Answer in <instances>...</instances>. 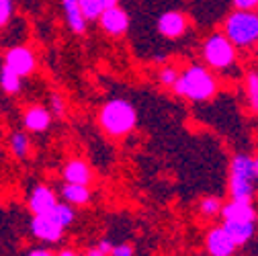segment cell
Instances as JSON below:
<instances>
[{
	"label": "cell",
	"instance_id": "1",
	"mask_svg": "<svg viewBox=\"0 0 258 256\" xmlns=\"http://www.w3.org/2000/svg\"><path fill=\"white\" fill-rule=\"evenodd\" d=\"M217 78L213 76V70H209L203 63H190L184 68L172 86V92L176 97H184L190 103H205L217 94Z\"/></svg>",
	"mask_w": 258,
	"mask_h": 256
},
{
	"label": "cell",
	"instance_id": "2",
	"mask_svg": "<svg viewBox=\"0 0 258 256\" xmlns=\"http://www.w3.org/2000/svg\"><path fill=\"white\" fill-rule=\"evenodd\" d=\"M99 125L109 138H125L138 125V111L127 99H111L99 111Z\"/></svg>",
	"mask_w": 258,
	"mask_h": 256
},
{
	"label": "cell",
	"instance_id": "3",
	"mask_svg": "<svg viewBox=\"0 0 258 256\" xmlns=\"http://www.w3.org/2000/svg\"><path fill=\"white\" fill-rule=\"evenodd\" d=\"M223 35L236 49H252L258 45V13L256 11H232L223 21Z\"/></svg>",
	"mask_w": 258,
	"mask_h": 256
},
{
	"label": "cell",
	"instance_id": "4",
	"mask_svg": "<svg viewBox=\"0 0 258 256\" xmlns=\"http://www.w3.org/2000/svg\"><path fill=\"white\" fill-rule=\"evenodd\" d=\"M230 199L238 201H254L256 199V180L252 170L250 154H234L230 160Z\"/></svg>",
	"mask_w": 258,
	"mask_h": 256
},
{
	"label": "cell",
	"instance_id": "5",
	"mask_svg": "<svg viewBox=\"0 0 258 256\" xmlns=\"http://www.w3.org/2000/svg\"><path fill=\"white\" fill-rule=\"evenodd\" d=\"M201 57L205 61V66L213 72H225L236 66L238 59V49L236 45L221 33H211L203 45H201Z\"/></svg>",
	"mask_w": 258,
	"mask_h": 256
},
{
	"label": "cell",
	"instance_id": "6",
	"mask_svg": "<svg viewBox=\"0 0 258 256\" xmlns=\"http://www.w3.org/2000/svg\"><path fill=\"white\" fill-rule=\"evenodd\" d=\"M29 232L35 240L43 242V244H57L63 238V230L59 226V221L53 217L51 211L47 213H37V215H31L29 219Z\"/></svg>",
	"mask_w": 258,
	"mask_h": 256
},
{
	"label": "cell",
	"instance_id": "7",
	"mask_svg": "<svg viewBox=\"0 0 258 256\" xmlns=\"http://www.w3.org/2000/svg\"><path fill=\"white\" fill-rule=\"evenodd\" d=\"M3 63L21 78H27L37 70V55L29 45H13L11 49H7Z\"/></svg>",
	"mask_w": 258,
	"mask_h": 256
},
{
	"label": "cell",
	"instance_id": "8",
	"mask_svg": "<svg viewBox=\"0 0 258 256\" xmlns=\"http://www.w3.org/2000/svg\"><path fill=\"white\" fill-rule=\"evenodd\" d=\"M238 250L236 242L230 238V234L225 232V228L221 226H213L207 230L205 234V252L209 256H234Z\"/></svg>",
	"mask_w": 258,
	"mask_h": 256
},
{
	"label": "cell",
	"instance_id": "9",
	"mask_svg": "<svg viewBox=\"0 0 258 256\" xmlns=\"http://www.w3.org/2000/svg\"><path fill=\"white\" fill-rule=\"evenodd\" d=\"M158 33L166 37V39H180L186 29H188V21L180 11H166L158 17Z\"/></svg>",
	"mask_w": 258,
	"mask_h": 256
},
{
	"label": "cell",
	"instance_id": "10",
	"mask_svg": "<svg viewBox=\"0 0 258 256\" xmlns=\"http://www.w3.org/2000/svg\"><path fill=\"white\" fill-rule=\"evenodd\" d=\"M219 217H221V221H256L258 223V209H256L254 201L230 199L221 205Z\"/></svg>",
	"mask_w": 258,
	"mask_h": 256
},
{
	"label": "cell",
	"instance_id": "11",
	"mask_svg": "<svg viewBox=\"0 0 258 256\" xmlns=\"http://www.w3.org/2000/svg\"><path fill=\"white\" fill-rule=\"evenodd\" d=\"M57 195L55 190L47 184H35L31 188V193L27 197V207L31 211V215H37V213H47L57 205Z\"/></svg>",
	"mask_w": 258,
	"mask_h": 256
},
{
	"label": "cell",
	"instance_id": "12",
	"mask_svg": "<svg viewBox=\"0 0 258 256\" xmlns=\"http://www.w3.org/2000/svg\"><path fill=\"white\" fill-rule=\"evenodd\" d=\"M99 23H101V29L109 37H123L129 29V17L119 5L105 9L103 15L99 17Z\"/></svg>",
	"mask_w": 258,
	"mask_h": 256
},
{
	"label": "cell",
	"instance_id": "13",
	"mask_svg": "<svg viewBox=\"0 0 258 256\" xmlns=\"http://www.w3.org/2000/svg\"><path fill=\"white\" fill-rule=\"evenodd\" d=\"M51 113L47 107L43 105H29L23 113V125H25V132L31 134H45L49 127H51Z\"/></svg>",
	"mask_w": 258,
	"mask_h": 256
},
{
	"label": "cell",
	"instance_id": "14",
	"mask_svg": "<svg viewBox=\"0 0 258 256\" xmlns=\"http://www.w3.org/2000/svg\"><path fill=\"white\" fill-rule=\"evenodd\" d=\"M61 180L72 182V184H88L92 182V168L86 160L82 158H72L68 160L61 168Z\"/></svg>",
	"mask_w": 258,
	"mask_h": 256
},
{
	"label": "cell",
	"instance_id": "15",
	"mask_svg": "<svg viewBox=\"0 0 258 256\" xmlns=\"http://www.w3.org/2000/svg\"><path fill=\"white\" fill-rule=\"evenodd\" d=\"M59 197L63 203H68L72 207H84L92 201V190L88 184H72L63 182L59 188Z\"/></svg>",
	"mask_w": 258,
	"mask_h": 256
},
{
	"label": "cell",
	"instance_id": "16",
	"mask_svg": "<svg viewBox=\"0 0 258 256\" xmlns=\"http://www.w3.org/2000/svg\"><path fill=\"white\" fill-rule=\"evenodd\" d=\"M59 3H61L63 19H66V25L70 27V31H72L74 35H84V33H86L88 21L82 17V11H80L78 0H59Z\"/></svg>",
	"mask_w": 258,
	"mask_h": 256
},
{
	"label": "cell",
	"instance_id": "17",
	"mask_svg": "<svg viewBox=\"0 0 258 256\" xmlns=\"http://www.w3.org/2000/svg\"><path fill=\"white\" fill-rule=\"evenodd\" d=\"M225 232L236 242V246H246L256 236V221H221Z\"/></svg>",
	"mask_w": 258,
	"mask_h": 256
},
{
	"label": "cell",
	"instance_id": "18",
	"mask_svg": "<svg viewBox=\"0 0 258 256\" xmlns=\"http://www.w3.org/2000/svg\"><path fill=\"white\" fill-rule=\"evenodd\" d=\"M9 150L15 158L25 160L31 154V138L27 132H13L9 136Z\"/></svg>",
	"mask_w": 258,
	"mask_h": 256
},
{
	"label": "cell",
	"instance_id": "19",
	"mask_svg": "<svg viewBox=\"0 0 258 256\" xmlns=\"http://www.w3.org/2000/svg\"><path fill=\"white\" fill-rule=\"evenodd\" d=\"M0 88L7 94H19L23 90V78L15 74L11 68H7L5 63L0 66Z\"/></svg>",
	"mask_w": 258,
	"mask_h": 256
},
{
	"label": "cell",
	"instance_id": "20",
	"mask_svg": "<svg viewBox=\"0 0 258 256\" xmlns=\"http://www.w3.org/2000/svg\"><path fill=\"white\" fill-rule=\"evenodd\" d=\"M51 213H53V217L59 221V226H61L63 230H68L72 223L76 221V207L63 203V201H57V205L51 209Z\"/></svg>",
	"mask_w": 258,
	"mask_h": 256
},
{
	"label": "cell",
	"instance_id": "21",
	"mask_svg": "<svg viewBox=\"0 0 258 256\" xmlns=\"http://www.w3.org/2000/svg\"><path fill=\"white\" fill-rule=\"evenodd\" d=\"M221 205H223V201L219 197L207 195V197H203L199 201V215L205 217V219H215L221 213Z\"/></svg>",
	"mask_w": 258,
	"mask_h": 256
},
{
	"label": "cell",
	"instance_id": "22",
	"mask_svg": "<svg viewBox=\"0 0 258 256\" xmlns=\"http://www.w3.org/2000/svg\"><path fill=\"white\" fill-rule=\"evenodd\" d=\"M78 5H80V11H82V17L88 23L99 21V17L105 11V3H103V0H78Z\"/></svg>",
	"mask_w": 258,
	"mask_h": 256
},
{
	"label": "cell",
	"instance_id": "23",
	"mask_svg": "<svg viewBox=\"0 0 258 256\" xmlns=\"http://www.w3.org/2000/svg\"><path fill=\"white\" fill-rule=\"evenodd\" d=\"M246 99L254 113H258V72L252 70L246 74Z\"/></svg>",
	"mask_w": 258,
	"mask_h": 256
},
{
	"label": "cell",
	"instance_id": "24",
	"mask_svg": "<svg viewBox=\"0 0 258 256\" xmlns=\"http://www.w3.org/2000/svg\"><path fill=\"white\" fill-rule=\"evenodd\" d=\"M180 76V70L176 66H172V63H164V66H160L158 70V84L164 86V88H172L176 84Z\"/></svg>",
	"mask_w": 258,
	"mask_h": 256
},
{
	"label": "cell",
	"instance_id": "25",
	"mask_svg": "<svg viewBox=\"0 0 258 256\" xmlns=\"http://www.w3.org/2000/svg\"><path fill=\"white\" fill-rule=\"evenodd\" d=\"M113 244L115 242H111V240H99L94 246H88L86 250H84V256H111V250H113Z\"/></svg>",
	"mask_w": 258,
	"mask_h": 256
},
{
	"label": "cell",
	"instance_id": "26",
	"mask_svg": "<svg viewBox=\"0 0 258 256\" xmlns=\"http://www.w3.org/2000/svg\"><path fill=\"white\" fill-rule=\"evenodd\" d=\"M49 113H51V117H55V119H61L63 115H66V99L61 97V94H57V92H53L51 97H49Z\"/></svg>",
	"mask_w": 258,
	"mask_h": 256
},
{
	"label": "cell",
	"instance_id": "27",
	"mask_svg": "<svg viewBox=\"0 0 258 256\" xmlns=\"http://www.w3.org/2000/svg\"><path fill=\"white\" fill-rule=\"evenodd\" d=\"M15 15V0H0V29H5Z\"/></svg>",
	"mask_w": 258,
	"mask_h": 256
},
{
	"label": "cell",
	"instance_id": "28",
	"mask_svg": "<svg viewBox=\"0 0 258 256\" xmlns=\"http://www.w3.org/2000/svg\"><path fill=\"white\" fill-rule=\"evenodd\" d=\"M111 256H136V248L129 242H119V244H113Z\"/></svg>",
	"mask_w": 258,
	"mask_h": 256
},
{
	"label": "cell",
	"instance_id": "29",
	"mask_svg": "<svg viewBox=\"0 0 258 256\" xmlns=\"http://www.w3.org/2000/svg\"><path fill=\"white\" fill-rule=\"evenodd\" d=\"M232 3L238 11H256L258 9V0H232Z\"/></svg>",
	"mask_w": 258,
	"mask_h": 256
},
{
	"label": "cell",
	"instance_id": "30",
	"mask_svg": "<svg viewBox=\"0 0 258 256\" xmlns=\"http://www.w3.org/2000/svg\"><path fill=\"white\" fill-rule=\"evenodd\" d=\"M25 256H55V252H51L49 248H31Z\"/></svg>",
	"mask_w": 258,
	"mask_h": 256
},
{
	"label": "cell",
	"instance_id": "31",
	"mask_svg": "<svg viewBox=\"0 0 258 256\" xmlns=\"http://www.w3.org/2000/svg\"><path fill=\"white\" fill-rule=\"evenodd\" d=\"M55 256H80V252L74 250V248H61V250L55 252Z\"/></svg>",
	"mask_w": 258,
	"mask_h": 256
},
{
	"label": "cell",
	"instance_id": "32",
	"mask_svg": "<svg viewBox=\"0 0 258 256\" xmlns=\"http://www.w3.org/2000/svg\"><path fill=\"white\" fill-rule=\"evenodd\" d=\"M252 170H254V180L258 186V156H252Z\"/></svg>",
	"mask_w": 258,
	"mask_h": 256
},
{
	"label": "cell",
	"instance_id": "33",
	"mask_svg": "<svg viewBox=\"0 0 258 256\" xmlns=\"http://www.w3.org/2000/svg\"><path fill=\"white\" fill-rule=\"evenodd\" d=\"M103 3H105V9H111V7L119 5V0H103Z\"/></svg>",
	"mask_w": 258,
	"mask_h": 256
}]
</instances>
